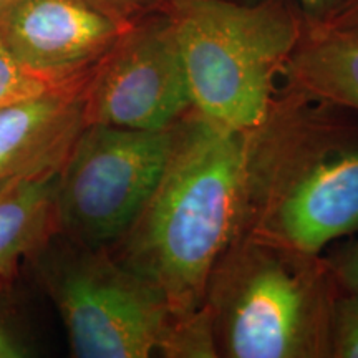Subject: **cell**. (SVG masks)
<instances>
[{"instance_id": "1", "label": "cell", "mask_w": 358, "mask_h": 358, "mask_svg": "<svg viewBox=\"0 0 358 358\" xmlns=\"http://www.w3.org/2000/svg\"><path fill=\"white\" fill-rule=\"evenodd\" d=\"M357 231L358 111L284 87L244 133L237 234L322 254Z\"/></svg>"}, {"instance_id": "2", "label": "cell", "mask_w": 358, "mask_h": 358, "mask_svg": "<svg viewBox=\"0 0 358 358\" xmlns=\"http://www.w3.org/2000/svg\"><path fill=\"white\" fill-rule=\"evenodd\" d=\"M243 182L244 133L192 111L176 124L171 156L150 201L108 249L164 295L173 319L204 308L213 268L239 231Z\"/></svg>"}, {"instance_id": "3", "label": "cell", "mask_w": 358, "mask_h": 358, "mask_svg": "<svg viewBox=\"0 0 358 358\" xmlns=\"http://www.w3.org/2000/svg\"><path fill=\"white\" fill-rule=\"evenodd\" d=\"M338 285L322 254L236 234L206 292L217 357L332 358Z\"/></svg>"}, {"instance_id": "4", "label": "cell", "mask_w": 358, "mask_h": 358, "mask_svg": "<svg viewBox=\"0 0 358 358\" xmlns=\"http://www.w3.org/2000/svg\"><path fill=\"white\" fill-rule=\"evenodd\" d=\"M185 65L192 111L245 133L261 123L301 42L306 17L285 0H176L164 10Z\"/></svg>"}, {"instance_id": "5", "label": "cell", "mask_w": 358, "mask_h": 358, "mask_svg": "<svg viewBox=\"0 0 358 358\" xmlns=\"http://www.w3.org/2000/svg\"><path fill=\"white\" fill-rule=\"evenodd\" d=\"M35 254L43 287L77 358H148L159 353L173 315L164 295L108 249L69 239Z\"/></svg>"}, {"instance_id": "6", "label": "cell", "mask_w": 358, "mask_h": 358, "mask_svg": "<svg viewBox=\"0 0 358 358\" xmlns=\"http://www.w3.org/2000/svg\"><path fill=\"white\" fill-rule=\"evenodd\" d=\"M176 127L141 131L83 124L55 189L57 231L93 249H110L140 216L171 156Z\"/></svg>"}, {"instance_id": "7", "label": "cell", "mask_w": 358, "mask_h": 358, "mask_svg": "<svg viewBox=\"0 0 358 358\" xmlns=\"http://www.w3.org/2000/svg\"><path fill=\"white\" fill-rule=\"evenodd\" d=\"M189 113V85L166 12L129 25L85 83L83 124L159 131Z\"/></svg>"}, {"instance_id": "8", "label": "cell", "mask_w": 358, "mask_h": 358, "mask_svg": "<svg viewBox=\"0 0 358 358\" xmlns=\"http://www.w3.org/2000/svg\"><path fill=\"white\" fill-rule=\"evenodd\" d=\"M128 27L87 0H15L0 17V40L34 73L75 83L88 78L83 71L95 69Z\"/></svg>"}, {"instance_id": "9", "label": "cell", "mask_w": 358, "mask_h": 358, "mask_svg": "<svg viewBox=\"0 0 358 358\" xmlns=\"http://www.w3.org/2000/svg\"><path fill=\"white\" fill-rule=\"evenodd\" d=\"M87 80L0 108V182L64 163L83 128Z\"/></svg>"}, {"instance_id": "10", "label": "cell", "mask_w": 358, "mask_h": 358, "mask_svg": "<svg viewBox=\"0 0 358 358\" xmlns=\"http://www.w3.org/2000/svg\"><path fill=\"white\" fill-rule=\"evenodd\" d=\"M60 166L0 182V277H10L22 259L35 256L57 232Z\"/></svg>"}, {"instance_id": "11", "label": "cell", "mask_w": 358, "mask_h": 358, "mask_svg": "<svg viewBox=\"0 0 358 358\" xmlns=\"http://www.w3.org/2000/svg\"><path fill=\"white\" fill-rule=\"evenodd\" d=\"M282 77L285 87L358 111V37L306 25Z\"/></svg>"}, {"instance_id": "12", "label": "cell", "mask_w": 358, "mask_h": 358, "mask_svg": "<svg viewBox=\"0 0 358 358\" xmlns=\"http://www.w3.org/2000/svg\"><path fill=\"white\" fill-rule=\"evenodd\" d=\"M65 85L71 83H55L25 69L0 40V108L43 95Z\"/></svg>"}, {"instance_id": "13", "label": "cell", "mask_w": 358, "mask_h": 358, "mask_svg": "<svg viewBox=\"0 0 358 358\" xmlns=\"http://www.w3.org/2000/svg\"><path fill=\"white\" fill-rule=\"evenodd\" d=\"M330 355L358 358V290L338 287L332 313Z\"/></svg>"}, {"instance_id": "14", "label": "cell", "mask_w": 358, "mask_h": 358, "mask_svg": "<svg viewBox=\"0 0 358 358\" xmlns=\"http://www.w3.org/2000/svg\"><path fill=\"white\" fill-rule=\"evenodd\" d=\"M98 10L105 12L111 19L131 25L146 15L164 12L176 0H87Z\"/></svg>"}, {"instance_id": "15", "label": "cell", "mask_w": 358, "mask_h": 358, "mask_svg": "<svg viewBox=\"0 0 358 358\" xmlns=\"http://www.w3.org/2000/svg\"><path fill=\"white\" fill-rule=\"evenodd\" d=\"M324 257L340 289L358 290V237L330 249Z\"/></svg>"}, {"instance_id": "16", "label": "cell", "mask_w": 358, "mask_h": 358, "mask_svg": "<svg viewBox=\"0 0 358 358\" xmlns=\"http://www.w3.org/2000/svg\"><path fill=\"white\" fill-rule=\"evenodd\" d=\"M306 25L319 32L358 37V0H337V3L320 19H306Z\"/></svg>"}, {"instance_id": "17", "label": "cell", "mask_w": 358, "mask_h": 358, "mask_svg": "<svg viewBox=\"0 0 358 358\" xmlns=\"http://www.w3.org/2000/svg\"><path fill=\"white\" fill-rule=\"evenodd\" d=\"M29 338L8 315L0 313V358H24L32 355Z\"/></svg>"}, {"instance_id": "18", "label": "cell", "mask_w": 358, "mask_h": 358, "mask_svg": "<svg viewBox=\"0 0 358 358\" xmlns=\"http://www.w3.org/2000/svg\"><path fill=\"white\" fill-rule=\"evenodd\" d=\"M299 2L302 6L303 17L308 20H315L325 15L337 3V0H299Z\"/></svg>"}, {"instance_id": "19", "label": "cell", "mask_w": 358, "mask_h": 358, "mask_svg": "<svg viewBox=\"0 0 358 358\" xmlns=\"http://www.w3.org/2000/svg\"><path fill=\"white\" fill-rule=\"evenodd\" d=\"M13 2H15V0H0V17L8 10V7H10Z\"/></svg>"}]
</instances>
